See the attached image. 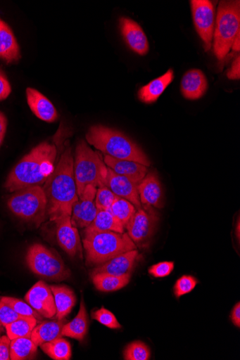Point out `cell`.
<instances>
[{"label": "cell", "mask_w": 240, "mask_h": 360, "mask_svg": "<svg viewBox=\"0 0 240 360\" xmlns=\"http://www.w3.org/2000/svg\"><path fill=\"white\" fill-rule=\"evenodd\" d=\"M38 320L33 317L24 316L7 325L6 329L8 338L13 340L16 338H30Z\"/></svg>", "instance_id": "cell-29"}, {"label": "cell", "mask_w": 240, "mask_h": 360, "mask_svg": "<svg viewBox=\"0 0 240 360\" xmlns=\"http://www.w3.org/2000/svg\"><path fill=\"white\" fill-rule=\"evenodd\" d=\"M97 188L87 186L72 207V224L76 228H86L94 219L98 212L95 206Z\"/></svg>", "instance_id": "cell-13"}, {"label": "cell", "mask_w": 240, "mask_h": 360, "mask_svg": "<svg viewBox=\"0 0 240 360\" xmlns=\"http://www.w3.org/2000/svg\"><path fill=\"white\" fill-rule=\"evenodd\" d=\"M26 95L29 108L38 118L47 122H53L58 119L54 105L43 94L35 89L27 88Z\"/></svg>", "instance_id": "cell-19"}, {"label": "cell", "mask_w": 240, "mask_h": 360, "mask_svg": "<svg viewBox=\"0 0 240 360\" xmlns=\"http://www.w3.org/2000/svg\"><path fill=\"white\" fill-rule=\"evenodd\" d=\"M83 245L89 266L101 265L119 255L137 250L135 243L125 233H84Z\"/></svg>", "instance_id": "cell-4"}, {"label": "cell", "mask_w": 240, "mask_h": 360, "mask_svg": "<svg viewBox=\"0 0 240 360\" xmlns=\"http://www.w3.org/2000/svg\"><path fill=\"white\" fill-rule=\"evenodd\" d=\"M158 220L153 207L137 210L125 226L129 237L136 244L146 243L152 237Z\"/></svg>", "instance_id": "cell-10"}, {"label": "cell", "mask_w": 240, "mask_h": 360, "mask_svg": "<svg viewBox=\"0 0 240 360\" xmlns=\"http://www.w3.org/2000/svg\"><path fill=\"white\" fill-rule=\"evenodd\" d=\"M198 281L191 276H183L177 280L174 287V292L177 299L191 292L196 286Z\"/></svg>", "instance_id": "cell-36"}, {"label": "cell", "mask_w": 240, "mask_h": 360, "mask_svg": "<svg viewBox=\"0 0 240 360\" xmlns=\"http://www.w3.org/2000/svg\"><path fill=\"white\" fill-rule=\"evenodd\" d=\"M38 346L30 338H16L11 340L10 356L12 360L32 359L35 356Z\"/></svg>", "instance_id": "cell-28"}, {"label": "cell", "mask_w": 240, "mask_h": 360, "mask_svg": "<svg viewBox=\"0 0 240 360\" xmlns=\"http://www.w3.org/2000/svg\"><path fill=\"white\" fill-rule=\"evenodd\" d=\"M118 198L107 186L99 187L95 196V206L98 211H109Z\"/></svg>", "instance_id": "cell-33"}, {"label": "cell", "mask_w": 240, "mask_h": 360, "mask_svg": "<svg viewBox=\"0 0 240 360\" xmlns=\"http://www.w3.org/2000/svg\"><path fill=\"white\" fill-rule=\"evenodd\" d=\"M72 215L63 214L56 218V237L59 246L68 255L75 257L79 255L82 259V248L77 228L71 220Z\"/></svg>", "instance_id": "cell-11"}, {"label": "cell", "mask_w": 240, "mask_h": 360, "mask_svg": "<svg viewBox=\"0 0 240 360\" xmlns=\"http://www.w3.org/2000/svg\"><path fill=\"white\" fill-rule=\"evenodd\" d=\"M231 320L238 328L240 326V304L238 302L234 307L231 314Z\"/></svg>", "instance_id": "cell-43"}, {"label": "cell", "mask_w": 240, "mask_h": 360, "mask_svg": "<svg viewBox=\"0 0 240 360\" xmlns=\"http://www.w3.org/2000/svg\"><path fill=\"white\" fill-rule=\"evenodd\" d=\"M25 302L43 317L51 319L56 315V307L52 290L44 281L34 285L25 297Z\"/></svg>", "instance_id": "cell-12"}, {"label": "cell", "mask_w": 240, "mask_h": 360, "mask_svg": "<svg viewBox=\"0 0 240 360\" xmlns=\"http://www.w3.org/2000/svg\"><path fill=\"white\" fill-rule=\"evenodd\" d=\"M86 139L89 144L112 158L151 166L150 160L140 146L119 130L94 125L89 128Z\"/></svg>", "instance_id": "cell-3"}, {"label": "cell", "mask_w": 240, "mask_h": 360, "mask_svg": "<svg viewBox=\"0 0 240 360\" xmlns=\"http://www.w3.org/2000/svg\"><path fill=\"white\" fill-rule=\"evenodd\" d=\"M175 269L174 262H160V263L152 266L149 270V274L152 276L160 278L168 276Z\"/></svg>", "instance_id": "cell-37"}, {"label": "cell", "mask_w": 240, "mask_h": 360, "mask_svg": "<svg viewBox=\"0 0 240 360\" xmlns=\"http://www.w3.org/2000/svg\"><path fill=\"white\" fill-rule=\"evenodd\" d=\"M138 185L122 176L118 175L108 167L106 186L110 189L118 198L132 203L137 210L141 209Z\"/></svg>", "instance_id": "cell-15"}, {"label": "cell", "mask_w": 240, "mask_h": 360, "mask_svg": "<svg viewBox=\"0 0 240 360\" xmlns=\"http://www.w3.org/2000/svg\"><path fill=\"white\" fill-rule=\"evenodd\" d=\"M57 154L54 143H42L18 163L10 173L5 187L15 192L30 186H41L53 174Z\"/></svg>", "instance_id": "cell-2"}, {"label": "cell", "mask_w": 240, "mask_h": 360, "mask_svg": "<svg viewBox=\"0 0 240 360\" xmlns=\"http://www.w3.org/2000/svg\"><path fill=\"white\" fill-rule=\"evenodd\" d=\"M0 58L8 63L20 58V47L9 25L0 19Z\"/></svg>", "instance_id": "cell-21"}, {"label": "cell", "mask_w": 240, "mask_h": 360, "mask_svg": "<svg viewBox=\"0 0 240 360\" xmlns=\"http://www.w3.org/2000/svg\"><path fill=\"white\" fill-rule=\"evenodd\" d=\"M193 20L197 34L202 40L206 51L213 46L215 26V8L209 0L190 1Z\"/></svg>", "instance_id": "cell-9"}, {"label": "cell", "mask_w": 240, "mask_h": 360, "mask_svg": "<svg viewBox=\"0 0 240 360\" xmlns=\"http://www.w3.org/2000/svg\"><path fill=\"white\" fill-rule=\"evenodd\" d=\"M89 318L84 299H82L77 316L70 323L63 326L62 336L83 341L89 330Z\"/></svg>", "instance_id": "cell-24"}, {"label": "cell", "mask_w": 240, "mask_h": 360, "mask_svg": "<svg viewBox=\"0 0 240 360\" xmlns=\"http://www.w3.org/2000/svg\"><path fill=\"white\" fill-rule=\"evenodd\" d=\"M123 355L126 360H149L151 357V350L141 341H135L126 347Z\"/></svg>", "instance_id": "cell-32"}, {"label": "cell", "mask_w": 240, "mask_h": 360, "mask_svg": "<svg viewBox=\"0 0 240 360\" xmlns=\"http://www.w3.org/2000/svg\"><path fill=\"white\" fill-rule=\"evenodd\" d=\"M139 257V251L131 250L119 255L95 268L91 275L106 274L116 276L130 274Z\"/></svg>", "instance_id": "cell-16"}, {"label": "cell", "mask_w": 240, "mask_h": 360, "mask_svg": "<svg viewBox=\"0 0 240 360\" xmlns=\"http://www.w3.org/2000/svg\"><path fill=\"white\" fill-rule=\"evenodd\" d=\"M11 340L8 336H3L2 338H0V360L11 359Z\"/></svg>", "instance_id": "cell-40"}, {"label": "cell", "mask_w": 240, "mask_h": 360, "mask_svg": "<svg viewBox=\"0 0 240 360\" xmlns=\"http://www.w3.org/2000/svg\"><path fill=\"white\" fill-rule=\"evenodd\" d=\"M42 350L55 360H68L72 356V347L70 342L59 338L40 346Z\"/></svg>", "instance_id": "cell-30"}, {"label": "cell", "mask_w": 240, "mask_h": 360, "mask_svg": "<svg viewBox=\"0 0 240 360\" xmlns=\"http://www.w3.org/2000/svg\"><path fill=\"white\" fill-rule=\"evenodd\" d=\"M138 190L142 207H163V191L159 179L155 173L147 174L138 185Z\"/></svg>", "instance_id": "cell-18"}, {"label": "cell", "mask_w": 240, "mask_h": 360, "mask_svg": "<svg viewBox=\"0 0 240 360\" xmlns=\"http://www.w3.org/2000/svg\"><path fill=\"white\" fill-rule=\"evenodd\" d=\"M119 26L121 35L127 47L136 54L146 56L149 52V43L141 26L126 17L120 18Z\"/></svg>", "instance_id": "cell-14"}, {"label": "cell", "mask_w": 240, "mask_h": 360, "mask_svg": "<svg viewBox=\"0 0 240 360\" xmlns=\"http://www.w3.org/2000/svg\"><path fill=\"white\" fill-rule=\"evenodd\" d=\"M1 301L10 306L18 314L22 316L33 317L39 321L42 319V315H40L36 310H34L28 304H26L21 300L12 297H3Z\"/></svg>", "instance_id": "cell-34"}, {"label": "cell", "mask_w": 240, "mask_h": 360, "mask_svg": "<svg viewBox=\"0 0 240 360\" xmlns=\"http://www.w3.org/2000/svg\"><path fill=\"white\" fill-rule=\"evenodd\" d=\"M63 326V323L61 320L42 322L33 329L30 339L38 347H40L46 342L61 338Z\"/></svg>", "instance_id": "cell-26"}, {"label": "cell", "mask_w": 240, "mask_h": 360, "mask_svg": "<svg viewBox=\"0 0 240 360\" xmlns=\"http://www.w3.org/2000/svg\"><path fill=\"white\" fill-rule=\"evenodd\" d=\"M1 326H2V323H1V322H0V327H1Z\"/></svg>", "instance_id": "cell-45"}, {"label": "cell", "mask_w": 240, "mask_h": 360, "mask_svg": "<svg viewBox=\"0 0 240 360\" xmlns=\"http://www.w3.org/2000/svg\"><path fill=\"white\" fill-rule=\"evenodd\" d=\"M93 319L104 325L112 330L120 329L122 326L118 321L116 316L109 310L102 307L91 313Z\"/></svg>", "instance_id": "cell-35"}, {"label": "cell", "mask_w": 240, "mask_h": 360, "mask_svg": "<svg viewBox=\"0 0 240 360\" xmlns=\"http://www.w3.org/2000/svg\"><path fill=\"white\" fill-rule=\"evenodd\" d=\"M74 170L78 196L89 185L96 188L106 186L108 167L104 158L83 140L76 148Z\"/></svg>", "instance_id": "cell-5"}, {"label": "cell", "mask_w": 240, "mask_h": 360, "mask_svg": "<svg viewBox=\"0 0 240 360\" xmlns=\"http://www.w3.org/2000/svg\"><path fill=\"white\" fill-rule=\"evenodd\" d=\"M10 210L21 219L39 226L46 219L48 201L41 186L17 191L8 201Z\"/></svg>", "instance_id": "cell-7"}, {"label": "cell", "mask_w": 240, "mask_h": 360, "mask_svg": "<svg viewBox=\"0 0 240 360\" xmlns=\"http://www.w3.org/2000/svg\"><path fill=\"white\" fill-rule=\"evenodd\" d=\"M232 49L235 52H239L240 50V32L237 35L235 41L233 43L232 46Z\"/></svg>", "instance_id": "cell-44"}, {"label": "cell", "mask_w": 240, "mask_h": 360, "mask_svg": "<svg viewBox=\"0 0 240 360\" xmlns=\"http://www.w3.org/2000/svg\"><path fill=\"white\" fill-rule=\"evenodd\" d=\"M122 224L126 226L128 221L137 211L129 201L118 198L109 210Z\"/></svg>", "instance_id": "cell-31"}, {"label": "cell", "mask_w": 240, "mask_h": 360, "mask_svg": "<svg viewBox=\"0 0 240 360\" xmlns=\"http://www.w3.org/2000/svg\"><path fill=\"white\" fill-rule=\"evenodd\" d=\"M101 232L122 234L125 233V226L110 211H98L93 221L85 228L84 233Z\"/></svg>", "instance_id": "cell-23"}, {"label": "cell", "mask_w": 240, "mask_h": 360, "mask_svg": "<svg viewBox=\"0 0 240 360\" xmlns=\"http://www.w3.org/2000/svg\"><path fill=\"white\" fill-rule=\"evenodd\" d=\"M7 118L4 113L0 112V147L4 141V138L7 130Z\"/></svg>", "instance_id": "cell-42"}, {"label": "cell", "mask_w": 240, "mask_h": 360, "mask_svg": "<svg viewBox=\"0 0 240 360\" xmlns=\"http://www.w3.org/2000/svg\"><path fill=\"white\" fill-rule=\"evenodd\" d=\"M208 89V79L199 70H191L182 78L181 89L184 97L187 100L200 99L207 92Z\"/></svg>", "instance_id": "cell-20"}, {"label": "cell", "mask_w": 240, "mask_h": 360, "mask_svg": "<svg viewBox=\"0 0 240 360\" xmlns=\"http://www.w3.org/2000/svg\"><path fill=\"white\" fill-rule=\"evenodd\" d=\"M72 148L66 143L53 174L43 188L48 201L47 213L51 221L63 214H71L78 200Z\"/></svg>", "instance_id": "cell-1"}, {"label": "cell", "mask_w": 240, "mask_h": 360, "mask_svg": "<svg viewBox=\"0 0 240 360\" xmlns=\"http://www.w3.org/2000/svg\"><path fill=\"white\" fill-rule=\"evenodd\" d=\"M55 300L56 316L62 320L70 314L76 304V296L74 291L64 285L50 286Z\"/></svg>", "instance_id": "cell-25"}, {"label": "cell", "mask_w": 240, "mask_h": 360, "mask_svg": "<svg viewBox=\"0 0 240 360\" xmlns=\"http://www.w3.org/2000/svg\"><path fill=\"white\" fill-rule=\"evenodd\" d=\"M240 32V2L221 1L218 6L213 50L219 60H224Z\"/></svg>", "instance_id": "cell-6"}, {"label": "cell", "mask_w": 240, "mask_h": 360, "mask_svg": "<svg viewBox=\"0 0 240 360\" xmlns=\"http://www.w3.org/2000/svg\"><path fill=\"white\" fill-rule=\"evenodd\" d=\"M12 91L11 84L4 71L0 68V101H4L9 96Z\"/></svg>", "instance_id": "cell-39"}, {"label": "cell", "mask_w": 240, "mask_h": 360, "mask_svg": "<svg viewBox=\"0 0 240 360\" xmlns=\"http://www.w3.org/2000/svg\"><path fill=\"white\" fill-rule=\"evenodd\" d=\"M131 274L116 276L106 274L91 276L96 288L102 292H113L125 287L130 282Z\"/></svg>", "instance_id": "cell-27"}, {"label": "cell", "mask_w": 240, "mask_h": 360, "mask_svg": "<svg viewBox=\"0 0 240 360\" xmlns=\"http://www.w3.org/2000/svg\"><path fill=\"white\" fill-rule=\"evenodd\" d=\"M174 79V71L169 70L163 76L153 80L139 90L138 93L139 100L145 104L156 103Z\"/></svg>", "instance_id": "cell-22"}, {"label": "cell", "mask_w": 240, "mask_h": 360, "mask_svg": "<svg viewBox=\"0 0 240 360\" xmlns=\"http://www.w3.org/2000/svg\"><path fill=\"white\" fill-rule=\"evenodd\" d=\"M230 80H239L240 79V56L238 55L232 63L231 68L227 74Z\"/></svg>", "instance_id": "cell-41"}, {"label": "cell", "mask_w": 240, "mask_h": 360, "mask_svg": "<svg viewBox=\"0 0 240 360\" xmlns=\"http://www.w3.org/2000/svg\"><path fill=\"white\" fill-rule=\"evenodd\" d=\"M104 162L115 174L126 177L136 184H139L148 174L147 167L134 161L120 160L106 155Z\"/></svg>", "instance_id": "cell-17"}, {"label": "cell", "mask_w": 240, "mask_h": 360, "mask_svg": "<svg viewBox=\"0 0 240 360\" xmlns=\"http://www.w3.org/2000/svg\"><path fill=\"white\" fill-rule=\"evenodd\" d=\"M27 264L32 272L53 281L70 278L71 271L61 257L42 244L30 247L26 255Z\"/></svg>", "instance_id": "cell-8"}, {"label": "cell", "mask_w": 240, "mask_h": 360, "mask_svg": "<svg viewBox=\"0 0 240 360\" xmlns=\"http://www.w3.org/2000/svg\"><path fill=\"white\" fill-rule=\"evenodd\" d=\"M23 317H24V316L18 314L10 306L0 301V322H1L2 325L5 327Z\"/></svg>", "instance_id": "cell-38"}]
</instances>
